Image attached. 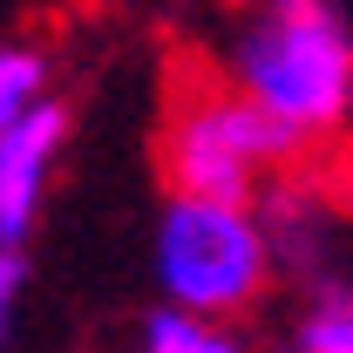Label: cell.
Instances as JSON below:
<instances>
[{"mask_svg": "<svg viewBox=\"0 0 353 353\" xmlns=\"http://www.w3.org/2000/svg\"><path fill=\"white\" fill-rule=\"evenodd\" d=\"M224 82L272 109L292 136L347 130L353 116V21L340 0H252L238 21Z\"/></svg>", "mask_w": 353, "mask_h": 353, "instance_id": "6da1fadb", "label": "cell"}, {"mask_svg": "<svg viewBox=\"0 0 353 353\" xmlns=\"http://www.w3.org/2000/svg\"><path fill=\"white\" fill-rule=\"evenodd\" d=\"M150 272L163 306L211 312V319H245L279 279L259 211L245 197H197V190H170L150 238Z\"/></svg>", "mask_w": 353, "mask_h": 353, "instance_id": "7a4b0ae2", "label": "cell"}, {"mask_svg": "<svg viewBox=\"0 0 353 353\" xmlns=\"http://www.w3.org/2000/svg\"><path fill=\"white\" fill-rule=\"evenodd\" d=\"M306 136H292L272 109H259L238 88H204L170 116L163 136V170L170 190H197V197H259L279 170L306 163Z\"/></svg>", "mask_w": 353, "mask_h": 353, "instance_id": "3957f363", "label": "cell"}, {"mask_svg": "<svg viewBox=\"0 0 353 353\" xmlns=\"http://www.w3.org/2000/svg\"><path fill=\"white\" fill-rule=\"evenodd\" d=\"M68 150V109L41 95L0 130V245H21L48 204V183Z\"/></svg>", "mask_w": 353, "mask_h": 353, "instance_id": "277c9868", "label": "cell"}, {"mask_svg": "<svg viewBox=\"0 0 353 353\" xmlns=\"http://www.w3.org/2000/svg\"><path fill=\"white\" fill-rule=\"evenodd\" d=\"M252 211H259L265 224V252H272V272H292V279H333V231H340V218H333V204L312 190L306 176L279 170L272 183H265L259 197H252Z\"/></svg>", "mask_w": 353, "mask_h": 353, "instance_id": "5b68a950", "label": "cell"}, {"mask_svg": "<svg viewBox=\"0 0 353 353\" xmlns=\"http://www.w3.org/2000/svg\"><path fill=\"white\" fill-rule=\"evenodd\" d=\"M143 353H252L238 319H211V312L157 306L143 319Z\"/></svg>", "mask_w": 353, "mask_h": 353, "instance_id": "8992f818", "label": "cell"}, {"mask_svg": "<svg viewBox=\"0 0 353 353\" xmlns=\"http://www.w3.org/2000/svg\"><path fill=\"white\" fill-rule=\"evenodd\" d=\"M292 353H353V285L319 279L292 319Z\"/></svg>", "mask_w": 353, "mask_h": 353, "instance_id": "52a82bcc", "label": "cell"}, {"mask_svg": "<svg viewBox=\"0 0 353 353\" xmlns=\"http://www.w3.org/2000/svg\"><path fill=\"white\" fill-rule=\"evenodd\" d=\"M41 95H48V54L34 41H7L0 48V130Z\"/></svg>", "mask_w": 353, "mask_h": 353, "instance_id": "ba28073f", "label": "cell"}, {"mask_svg": "<svg viewBox=\"0 0 353 353\" xmlns=\"http://www.w3.org/2000/svg\"><path fill=\"white\" fill-rule=\"evenodd\" d=\"M21 285H28V259H21V245H0V353H7V340H14Z\"/></svg>", "mask_w": 353, "mask_h": 353, "instance_id": "9c48e42d", "label": "cell"}]
</instances>
